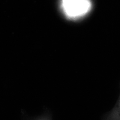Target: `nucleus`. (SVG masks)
Here are the masks:
<instances>
[{
    "label": "nucleus",
    "mask_w": 120,
    "mask_h": 120,
    "mask_svg": "<svg viewBox=\"0 0 120 120\" xmlns=\"http://www.w3.org/2000/svg\"><path fill=\"white\" fill-rule=\"evenodd\" d=\"M60 10L65 17L77 21L85 17L92 8L91 0H60Z\"/></svg>",
    "instance_id": "f257e3e1"
}]
</instances>
